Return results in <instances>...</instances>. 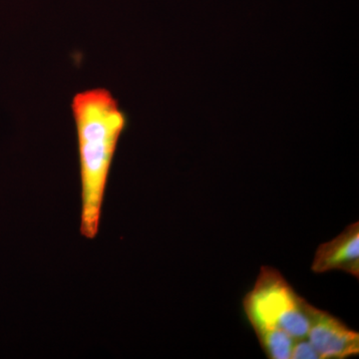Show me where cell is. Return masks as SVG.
<instances>
[{
	"instance_id": "obj_1",
	"label": "cell",
	"mask_w": 359,
	"mask_h": 359,
	"mask_svg": "<svg viewBox=\"0 0 359 359\" xmlns=\"http://www.w3.org/2000/svg\"><path fill=\"white\" fill-rule=\"evenodd\" d=\"M76 129L81 218L80 231L88 240L97 237L108 179L128 116L109 89L77 92L70 103Z\"/></svg>"
},
{
	"instance_id": "obj_2",
	"label": "cell",
	"mask_w": 359,
	"mask_h": 359,
	"mask_svg": "<svg viewBox=\"0 0 359 359\" xmlns=\"http://www.w3.org/2000/svg\"><path fill=\"white\" fill-rule=\"evenodd\" d=\"M243 306L257 337L273 330H283L295 340L308 337L314 306L295 292L278 269H261Z\"/></svg>"
},
{
	"instance_id": "obj_3",
	"label": "cell",
	"mask_w": 359,
	"mask_h": 359,
	"mask_svg": "<svg viewBox=\"0 0 359 359\" xmlns=\"http://www.w3.org/2000/svg\"><path fill=\"white\" fill-rule=\"evenodd\" d=\"M321 359H344L359 354V334L327 311L313 308L308 337Z\"/></svg>"
},
{
	"instance_id": "obj_4",
	"label": "cell",
	"mask_w": 359,
	"mask_h": 359,
	"mask_svg": "<svg viewBox=\"0 0 359 359\" xmlns=\"http://www.w3.org/2000/svg\"><path fill=\"white\" fill-rule=\"evenodd\" d=\"M311 271L316 273L344 271L359 278V223L347 226L342 233L316 250Z\"/></svg>"
},
{
	"instance_id": "obj_5",
	"label": "cell",
	"mask_w": 359,
	"mask_h": 359,
	"mask_svg": "<svg viewBox=\"0 0 359 359\" xmlns=\"http://www.w3.org/2000/svg\"><path fill=\"white\" fill-rule=\"evenodd\" d=\"M264 353L271 359H290L295 339L283 330H273L257 335Z\"/></svg>"
},
{
	"instance_id": "obj_6",
	"label": "cell",
	"mask_w": 359,
	"mask_h": 359,
	"mask_svg": "<svg viewBox=\"0 0 359 359\" xmlns=\"http://www.w3.org/2000/svg\"><path fill=\"white\" fill-rule=\"evenodd\" d=\"M292 359H321L316 349L308 339H297L292 348Z\"/></svg>"
}]
</instances>
